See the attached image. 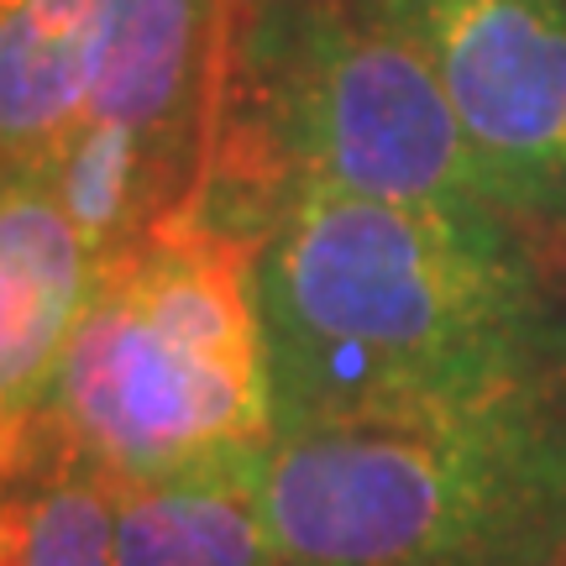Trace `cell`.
Instances as JSON below:
<instances>
[{
  "mask_svg": "<svg viewBox=\"0 0 566 566\" xmlns=\"http://www.w3.org/2000/svg\"><path fill=\"white\" fill-rule=\"evenodd\" d=\"M258 310L279 430L566 394V289L488 205L273 184Z\"/></svg>",
  "mask_w": 566,
  "mask_h": 566,
  "instance_id": "1",
  "label": "cell"
},
{
  "mask_svg": "<svg viewBox=\"0 0 566 566\" xmlns=\"http://www.w3.org/2000/svg\"><path fill=\"white\" fill-rule=\"evenodd\" d=\"M111 0H0V168H42L84 126Z\"/></svg>",
  "mask_w": 566,
  "mask_h": 566,
  "instance_id": "8",
  "label": "cell"
},
{
  "mask_svg": "<svg viewBox=\"0 0 566 566\" xmlns=\"http://www.w3.org/2000/svg\"><path fill=\"white\" fill-rule=\"evenodd\" d=\"M247 74L268 195L294 179L499 210L436 69L373 0H268L247 38Z\"/></svg>",
  "mask_w": 566,
  "mask_h": 566,
  "instance_id": "4",
  "label": "cell"
},
{
  "mask_svg": "<svg viewBox=\"0 0 566 566\" xmlns=\"http://www.w3.org/2000/svg\"><path fill=\"white\" fill-rule=\"evenodd\" d=\"M101 258L42 168H0V446L32 462Z\"/></svg>",
  "mask_w": 566,
  "mask_h": 566,
  "instance_id": "7",
  "label": "cell"
},
{
  "mask_svg": "<svg viewBox=\"0 0 566 566\" xmlns=\"http://www.w3.org/2000/svg\"><path fill=\"white\" fill-rule=\"evenodd\" d=\"M21 467H27V462H21V457H11V451L0 446V488L11 483V478H17V472H21Z\"/></svg>",
  "mask_w": 566,
  "mask_h": 566,
  "instance_id": "11",
  "label": "cell"
},
{
  "mask_svg": "<svg viewBox=\"0 0 566 566\" xmlns=\"http://www.w3.org/2000/svg\"><path fill=\"white\" fill-rule=\"evenodd\" d=\"M436 69L514 226L566 231V0H373Z\"/></svg>",
  "mask_w": 566,
  "mask_h": 566,
  "instance_id": "6",
  "label": "cell"
},
{
  "mask_svg": "<svg viewBox=\"0 0 566 566\" xmlns=\"http://www.w3.org/2000/svg\"><path fill=\"white\" fill-rule=\"evenodd\" d=\"M268 205L195 184L95 273L42 430L116 483L268 457L258 252Z\"/></svg>",
  "mask_w": 566,
  "mask_h": 566,
  "instance_id": "2",
  "label": "cell"
},
{
  "mask_svg": "<svg viewBox=\"0 0 566 566\" xmlns=\"http://www.w3.org/2000/svg\"><path fill=\"white\" fill-rule=\"evenodd\" d=\"M111 566H279L263 514V457L116 483Z\"/></svg>",
  "mask_w": 566,
  "mask_h": 566,
  "instance_id": "9",
  "label": "cell"
},
{
  "mask_svg": "<svg viewBox=\"0 0 566 566\" xmlns=\"http://www.w3.org/2000/svg\"><path fill=\"white\" fill-rule=\"evenodd\" d=\"M210 48L216 0H111L90 116L42 163L101 263L195 189L184 174L205 122Z\"/></svg>",
  "mask_w": 566,
  "mask_h": 566,
  "instance_id": "5",
  "label": "cell"
},
{
  "mask_svg": "<svg viewBox=\"0 0 566 566\" xmlns=\"http://www.w3.org/2000/svg\"><path fill=\"white\" fill-rule=\"evenodd\" d=\"M279 566H566V394L279 430Z\"/></svg>",
  "mask_w": 566,
  "mask_h": 566,
  "instance_id": "3",
  "label": "cell"
},
{
  "mask_svg": "<svg viewBox=\"0 0 566 566\" xmlns=\"http://www.w3.org/2000/svg\"><path fill=\"white\" fill-rule=\"evenodd\" d=\"M116 478L38 436L32 462L0 488V566H111Z\"/></svg>",
  "mask_w": 566,
  "mask_h": 566,
  "instance_id": "10",
  "label": "cell"
}]
</instances>
